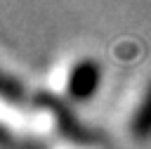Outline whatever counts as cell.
<instances>
[{
  "label": "cell",
  "mask_w": 151,
  "mask_h": 149,
  "mask_svg": "<svg viewBox=\"0 0 151 149\" xmlns=\"http://www.w3.org/2000/svg\"><path fill=\"white\" fill-rule=\"evenodd\" d=\"M130 132L137 140L151 137V85L146 88V92L142 95L139 104L134 106V114L130 118Z\"/></svg>",
  "instance_id": "2"
},
{
  "label": "cell",
  "mask_w": 151,
  "mask_h": 149,
  "mask_svg": "<svg viewBox=\"0 0 151 149\" xmlns=\"http://www.w3.org/2000/svg\"><path fill=\"white\" fill-rule=\"evenodd\" d=\"M52 149H94V147H90V144H85L83 140H61V142H54L52 144Z\"/></svg>",
  "instance_id": "3"
},
{
  "label": "cell",
  "mask_w": 151,
  "mask_h": 149,
  "mask_svg": "<svg viewBox=\"0 0 151 149\" xmlns=\"http://www.w3.org/2000/svg\"><path fill=\"white\" fill-rule=\"evenodd\" d=\"M101 83V69L92 59H78L64 76V92L73 102H87Z\"/></svg>",
  "instance_id": "1"
}]
</instances>
